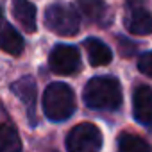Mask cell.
<instances>
[{"label": "cell", "mask_w": 152, "mask_h": 152, "mask_svg": "<svg viewBox=\"0 0 152 152\" xmlns=\"http://www.w3.org/2000/svg\"><path fill=\"white\" fill-rule=\"evenodd\" d=\"M83 100L90 109L97 111H116L122 106V86L116 77L99 75L86 83Z\"/></svg>", "instance_id": "1"}, {"label": "cell", "mask_w": 152, "mask_h": 152, "mask_svg": "<svg viewBox=\"0 0 152 152\" xmlns=\"http://www.w3.org/2000/svg\"><path fill=\"white\" fill-rule=\"evenodd\" d=\"M43 111L52 122H64L75 113L73 90L64 83H52L43 93Z\"/></svg>", "instance_id": "2"}, {"label": "cell", "mask_w": 152, "mask_h": 152, "mask_svg": "<svg viewBox=\"0 0 152 152\" xmlns=\"http://www.w3.org/2000/svg\"><path fill=\"white\" fill-rule=\"evenodd\" d=\"M45 25L57 36H75L81 27V18L70 4L56 2L45 11Z\"/></svg>", "instance_id": "3"}, {"label": "cell", "mask_w": 152, "mask_h": 152, "mask_svg": "<svg viewBox=\"0 0 152 152\" xmlns=\"http://www.w3.org/2000/svg\"><path fill=\"white\" fill-rule=\"evenodd\" d=\"M64 145L68 152H100L102 132L97 125L84 122L70 129Z\"/></svg>", "instance_id": "4"}, {"label": "cell", "mask_w": 152, "mask_h": 152, "mask_svg": "<svg viewBox=\"0 0 152 152\" xmlns=\"http://www.w3.org/2000/svg\"><path fill=\"white\" fill-rule=\"evenodd\" d=\"M50 70L57 75H72L81 68V54L79 48L66 43H57L48 56Z\"/></svg>", "instance_id": "5"}, {"label": "cell", "mask_w": 152, "mask_h": 152, "mask_svg": "<svg viewBox=\"0 0 152 152\" xmlns=\"http://www.w3.org/2000/svg\"><path fill=\"white\" fill-rule=\"evenodd\" d=\"M11 91L25 104L27 113H29V120L31 125H34V115H36V99H38V86L34 77L27 75V77H22L18 81H15L11 84Z\"/></svg>", "instance_id": "6"}, {"label": "cell", "mask_w": 152, "mask_h": 152, "mask_svg": "<svg viewBox=\"0 0 152 152\" xmlns=\"http://www.w3.org/2000/svg\"><path fill=\"white\" fill-rule=\"evenodd\" d=\"M132 115L141 125L152 124V88L141 84L132 93Z\"/></svg>", "instance_id": "7"}, {"label": "cell", "mask_w": 152, "mask_h": 152, "mask_svg": "<svg viewBox=\"0 0 152 152\" xmlns=\"http://www.w3.org/2000/svg\"><path fill=\"white\" fill-rule=\"evenodd\" d=\"M125 27L132 34L147 36L152 32V13L140 7V6H131L125 13Z\"/></svg>", "instance_id": "8"}, {"label": "cell", "mask_w": 152, "mask_h": 152, "mask_svg": "<svg viewBox=\"0 0 152 152\" xmlns=\"http://www.w3.org/2000/svg\"><path fill=\"white\" fill-rule=\"evenodd\" d=\"M13 16L27 32H34L38 27L36 22V7L29 0H13Z\"/></svg>", "instance_id": "9"}, {"label": "cell", "mask_w": 152, "mask_h": 152, "mask_svg": "<svg viewBox=\"0 0 152 152\" xmlns=\"http://www.w3.org/2000/svg\"><path fill=\"white\" fill-rule=\"evenodd\" d=\"M84 48H86V54H88L91 66H106L113 59L111 48L99 38H88L84 41Z\"/></svg>", "instance_id": "10"}, {"label": "cell", "mask_w": 152, "mask_h": 152, "mask_svg": "<svg viewBox=\"0 0 152 152\" xmlns=\"http://www.w3.org/2000/svg\"><path fill=\"white\" fill-rule=\"evenodd\" d=\"M0 48L9 56H20L25 48V41L22 34L11 23H6L0 29Z\"/></svg>", "instance_id": "11"}, {"label": "cell", "mask_w": 152, "mask_h": 152, "mask_svg": "<svg viewBox=\"0 0 152 152\" xmlns=\"http://www.w3.org/2000/svg\"><path fill=\"white\" fill-rule=\"evenodd\" d=\"M22 138L9 124H0V152H22Z\"/></svg>", "instance_id": "12"}, {"label": "cell", "mask_w": 152, "mask_h": 152, "mask_svg": "<svg viewBox=\"0 0 152 152\" xmlns=\"http://www.w3.org/2000/svg\"><path fill=\"white\" fill-rule=\"evenodd\" d=\"M77 7L90 22H102L107 13L104 0H77Z\"/></svg>", "instance_id": "13"}, {"label": "cell", "mask_w": 152, "mask_h": 152, "mask_svg": "<svg viewBox=\"0 0 152 152\" xmlns=\"http://www.w3.org/2000/svg\"><path fill=\"white\" fill-rule=\"evenodd\" d=\"M116 152H150V145L136 134H122L116 141Z\"/></svg>", "instance_id": "14"}, {"label": "cell", "mask_w": 152, "mask_h": 152, "mask_svg": "<svg viewBox=\"0 0 152 152\" xmlns=\"http://www.w3.org/2000/svg\"><path fill=\"white\" fill-rule=\"evenodd\" d=\"M138 68H140L141 73L147 75V77H152V50L140 56V59H138Z\"/></svg>", "instance_id": "15"}, {"label": "cell", "mask_w": 152, "mask_h": 152, "mask_svg": "<svg viewBox=\"0 0 152 152\" xmlns=\"http://www.w3.org/2000/svg\"><path fill=\"white\" fill-rule=\"evenodd\" d=\"M127 2H131V4H134V2H140V0H127Z\"/></svg>", "instance_id": "16"}, {"label": "cell", "mask_w": 152, "mask_h": 152, "mask_svg": "<svg viewBox=\"0 0 152 152\" xmlns=\"http://www.w3.org/2000/svg\"><path fill=\"white\" fill-rule=\"evenodd\" d=\"M0 18H2V13H0Z\"/></svg>", "instance_id": "17"}]
</instances>
